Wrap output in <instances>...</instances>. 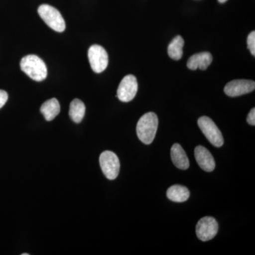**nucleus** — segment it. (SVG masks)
I'll list each match as a JSON object with an SVG mask.
<instances>
[{
  "mask_svg": "<svg viewBox=\"0 0 255 255\" xmlns=\"http://www.w3.org/2000/svg\"><path fill=\"white\" fill-rule=\"evenodd\" d=\"M158 127V119L153 112L144 114L137 122V135L140 141L146 145L152 143Z\"/></svg>",
  "mask_w": 255,
  "mask_h": 255,
  "instance_id": "1",
  "label": "nucleus"
},
{
  "mask_svg": "<svg viewBox=\"0 0 255 255\" xmlns=\"http://www.w3.org/2000/svg\"><path fill=\"white\" fill-rule=\"evenodd\" d=\"M20 67L23 73L35 81H43L48 75L46 64L36 55L23 57L20 62Z\"/></svg>",
  "mask_w": 255,
  "mask_h": 255,
  "instance_id": "2",
  "label": "nucleus"
},
{
  "mask_svg": "<svg viewBox=\"0 0 255 255\" xmlns=\"http://www.w3.org/2000/svg\"><path fill=\"white\" fill-rule=\"evenodd\" d=\"M38 13L52 29L57 32L65 31V20L58 9L50 5L42 4L38 7Z\"/></svg>",
  "mask_w": 255,
  "mask_h": 255,
  "instance_id": "3",
  "label": "nucleus"
},
{
  "mask_svg": "<svg viewBox=\"0 0 255 255\" xmlns=\"http://www.w3.org/2000/svg\"><path fill=\"white\" fill-rule=\"evenodd\" d=\"M198 125L206 138L215 147H221L224 143L222 133L212 119L202 117L198 120Z\"/></svg>",
  "mask_w": 255,
  "mask_h": 255,
  "instance_id": "4",
  "label": "nucleus"
},
{
  "mask_svg": "<svg viewBox=\"0 0 255 255\" xmlns=\"http://www.w3.org/2000/svg\"><path fill=\"white\" fill-rule=\"evenodd\" d=\"M100 164L107 179L110 180L117 179L120 171V161L114 152L110 150L102 152L100 157Z\"/></svg>",
  "mask_w": 255,
  "mask_h": 255,
  "instance_id": "5",
  "label": "nucleus"
},
{
  "mask_svg": "<svg viewBox=\"0 0 255 255\" xmlns=\"http://www.w3.org/2000/svg\"><path fill=\"white\" fill-rule=\"evenodd\" d=\"M88 58L90 66L96 73L105 71L108 66L109 56L103 47L93 45L88 50Z\"/></svg>",
  "mask_w": 255,
  "mask_h": 255,
  "instance_id": "6",
  "label": "nucleus"
},
{
  "mask_svg": "<svg viewBox=\"0 0 255 255\" xmlns=\"http://www.w3.org/2000/svg\"><path fill=\"white\" fill-rule=\"evenodd\" d=\"M219 232V223L213 217L206 216L199 220L196 227V233L200 241H211Z\"/></svg>",
  "mask_w": 255,
  "mask_h": 255,
  "instance_id": "7",
  "label": "nucleus"
},
{
  "mask_svg": "<svg viewBox=\"0 0 255 255\" xmlns=\"http://www.w3.org/2000/svg\"><path fill=\"white\" fill-rule=\"evenodd\" d=\"M137 79L132 75L124 77L117 90L119 100L123 102H128L133 100L137 92Z\"/></svg>",
  "mask_w": 255,
  "mask_h": 255,
  "instance_id": "8",
  "label": "nucleus"
},
{
  "mask_svg": "<svg viewBox=\"0 0 255 255\" xmlns=\"http://www.w3.org/2000/svg\"><path fill=\"white\" fill-rule=\"evenodd\" d=\"M255 82L253 80H236L228 82L224 88V92L231 97H239L254 91Z\"/></svg>",
  "mask_w": 255,
  "mask_h": 255,
  "instance_id": "9",
  "label": "nucleus"
},
{
  "mask_svg": "<svg viewBox=\"0 0 255 255\" xmlns=\"http://www.w3.org/2000/svg\"><path fill=\"white\" fill-rule=\"evenodd\" d=\"M195 159L199 167L206 172H212L216 167L214 157L206 147L199 145L194 150Z\"/></svg>",
  "mask_w": 255,
  "mask_h": 255,
  "instance_id": "10",
  "label": "nucleus"
},
{
  "mask_svg": "<svg viewBox=\"0 0 255 255\" xmlns=\"http://www.w3.org/2000/svg\"><path fill=\"white\" fill-rule=\"evenodd\" d=\"M213 61V56L209 52H202L193 55L187 62L188 68L196 70L197 69L205 70Z\"/></svg>",
  "mask_w": 255,
  "mask_h": 255,
  "instance_id": "11",
  "label": "nucleus"
},
{
  "mask_svg": "<svg viewBox=\"0 0 255 255\" xmlns=\"http://www.w3.org/2000/svg\"><path fill=\"white\" fill-rule=\"evenodd\" d=\"M171 158L174 165L180 169H187L189 167V160L185 151L179 144L175 143L171 148Z\"/></svg>",
  "mask_w": 255,
  "mask_h": 255,
  "instance_id": "12",
  "label": "nucleus"
},
{
  "mask_svg": "<svg viewBox=\"0 0 255 255\" xmlns=\"http://www.w3.org/2000/svg\"><path fill=\"white\" fill-rule=\"evenodd\" d=\"M60 111L59 102L55 98L47 100L41 107V112L48 122L53 121L59 114Z\"/></svg>",
  "mask_w": 255,
  "mask_h": 255,
  "instance_id": "13",
  "label": "nucleus"
},
{
  "mask_svg": "<svg viewBox=\"0 0 255 255\" xmlns=\"http://www.w3.org/2000/svg\"><path fill=\"white\" fill-rule=\"evenodd\" d=\"M190 192L187 187L181 185H174L167 189V196L174 202H184L189 199Z\"/></svg>",
  "mask_w": 255,
  "mask_h": 255,
  "instance_id": "14",
  "label": "nucleus"
},
{
  "mask_svg": "<svg viewBox=\"0 0 255 255\" xmlns=\"http://www.w3.org/2000/svg\"><path fill=\"white\" fill-rule=\"evenodd\" d=\"M85 111L86 108L85 104L81 100L75 99L70 103L69 115L74 122L80 123L85 117Z\"/></svg>",
  "mask_w": 255,
  "mask_h": 255,
  "instance_id": "15",
  "label": "nucleus"
},
{
  "mask_svg": "<svg viewBox=\"0 0 255 255\" xmlns=\"http://www.w3.org/2000/svg\"><path fill=\"white\" fill-rule=\"evenodd\" d=\"M184 41L181 36H176L171 41L168 46V55L172 59L179 60L182 58L183 55V47Z\"/></svg>",
  "mask_w": 255,
  "mask_h": 255,
  "instance_id": "16",
  "label": "nucleus"
},
{
  "mask_svg": "<svg viewBox=\"0 0 255 255\" xmlns=\"http://www.w3.org/2000/svg\"><path fill=\"white\" fill-rule=\"evenodd\" d=\"M248 47L251 50V54L255 55V31L251 32L248 37Z\"/></svg>",
  "mask_w": 255,
  "mask_h": 255,
  "instance_id": "17",
  "label": "nucleus"
},
{
  "mask_svg": "<svg viewBox=\"0 0 255 255\" xmlns=\"http://www.w3.org/2000/svg\"><path fill=\"white\" fill-rule=\"evenodd\" d=\"M8 100V94L7 92L4 91V90H0V109L4 107L6 102Z\"/></svg>",
  "mask_w": 255,
  "mask_h": 255,
  "instance_id": "18",
  "label": "nucleus"
},
{
  "mask_svg": "<svg viewBox=\"0 0 255 255\" xmlns=\"http://www.w3.org/2000/svg\"><path fill=\"white\" fill-rule=\"evenodd\" d=\"M247 122L251 126L255 125V109H252L249 114H248V118H247Z\"/></svg>",
  "mask_w": 255,
  "mask_h": 255,
  "instance_id": "19",
  "label": "nucleus"
},
{
  "mask_svg": "<svg viewBox=\"0 0 255 255\" xmlns=\"http://www.w3.org/2000/svg\"><path fill=\"white\" fill-rule=\"evenodd\" d=\"M227 0H219L220 3H225Z\"/></svg>",
  "mask_w": 255,
  "mask_h": 255,
  "instance_id": "20",
  "label": "nucleus"
},
{
  "mask_svg": "<svg viewBox=\"0 0 255 255\" xmlns=\"http://www.w3.org/2000/svg\"><path fill=\"white\" fill-rule=\"evenodd\" d=\"M22 255H29V254H28V253H23Z\"/></svg>",
  "mask_w": 255,
  "mask_h": 255,
  "instance_id": "21",
  "label": "nucleus"
}]
</instances>
